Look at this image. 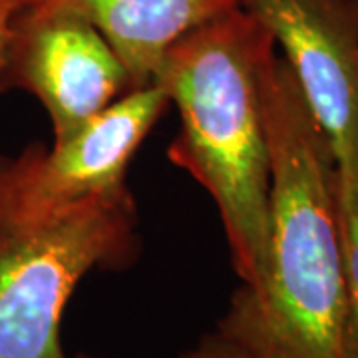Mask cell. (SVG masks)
Returning a JSON list of instances; mask_svg holds the SVG:
<instances>
[{
    "mask_svg": "<svg viewBox=\"0 0 358 358\" xmlns=\"http://www.w3.org/2000/svg\"><path fill=\"white\" fill-rule=\"evenodd\" d=\"M76 358H92V357H86V355H80V357H76Z\"/></svg>",
    "mask_w": 358,
    "mask_h": 358,
    "instance_id": "30bf717a",
    "label": "cell"
},
{
    "mask_svg": "<svg viewBox=\"0 0 358 358\" xmlns=\"http://www.w3.org/2000/svg\"><path fill=\"white\" fill-rule=\"evenodd\" d=\"M268 138L267 241L217 331L253 358H343L346 281L336 164L289 64L263 80Z\"/></svg>",
    "mask_w": 358,
    "mask_h": 358,
    "instance_id": "6da1fadb",
    "label": "cell"
},
{
    "mask_svg": "<svg viewBox=\"0 0 358 358\" xmlns=\"http://www.w3.org/2000/svg\"><path fill=\"white\" fill-rule=\"evenodd\" d=\"M140 249L126 183L40 221L0 209V358H68L60 329L78 285L131 267Z\"/></svg>",
    "mask_w": 358,
    "mask_h": 358,
    "instance_id": "3957f363",
    "label": "cell"
},
{
    "mask_svg": "<svg viewBox=\"0 0 358 358\" xmlns=\"http://www.w3.org/2000/svg\"><path fill=\"white\" fill-rule=\"evenodd\" d=\"M110 42L70 14L13 10L0 56V92H26L46 110L52 143H62L131 92Z\"/></svg>",
    "mask_w": 358,
    "mask_h": 358,
    "instance_id": "277c9868",
    "label": "cell"
},
{
    "mask_svg": "<svg viewBox=\"0 0 358 358\" xmlns=\"http://www.w3.org/2000/svg\"><path fill=\"white\" fill-rule=\"evenodd\" d=\"M179 358H253L241 346L231 343L217 331L201 336L192 348H187Z\"/></svg>",
    "mask_w": 358,
    "mask_h": 358,
    "instance_id": "ba28073f",
    "label": "cell"
},
{
    "mask_svg": "<svg viewBox=\"0 0 358 358\" xmlns=\"http://www.w3.org/2000/svg\"><path fill=\"white\" fill-rule=\"evenodd\" d=\"M336 189L346 281L343 358H358V169H336Z\"/></svg>",
    "mask_w": 358,
    "mask_h": 358,
    "instance_id": "52a82bcc",
    "label": "cell"
},
{
    "mask_svg": "<svg viewBox=\"0 0 358 358\" xmlns=\"http://www.w3.org/2000/svg\"><path fill=\"white\" fill-rule=\"evenodd\" d=\"M14 10V0H0V56L4 50V42L8 36V26H10V16Z\"/></svg>",
    "mask_w": 358,
    "mask_h": 358,
    "instance_id": "9c48e42d",
    "label": "cell"
},
{
    "mask_svg": "<svg viewBox=\"0 0 358 358\" xmlns=\"http://www.w3.org/2000/svg\"><path fill=\"white\" fill-rule=\"evenodd\" d=\"M235 0H14L16 10L70 14L92 24L120 56L131 88L154 84L169 46Z\"/></svg>",
    "mask_w": 358,
    "mask_h": 358,
    "instance_id": "8992f818",
    "label": "cell"
},
{
    "mask_svg": "<svg viewBox=\"0 0 358 358\" xmlns=\"http://www.w3.org/2000/svg\"><path fill=\"white\" fill-rule=\"evenodd\" d=\"M275 38L336 169H358V0H235Z\"/></svg>",
    "mask_w": 358,
    "mask_h": 358,
    "instance_id": "5b68a950",
    "label": "cell"
},
{
    "mask_svg": "<svg viewBox=\"0 0 358 358\" xmlns=\"http://www.w3.org/2000/svg\"><path fill=\"white\" fill-rule=\"evenodd\" d=\"M277 52L267 28L233 6L179 36L154 82L179 114L167 157L213 199L241 285L257 279L267 241L263 80Z\"/></svg>",
    "mask_w": 358,
    "mask_h": 358,
    "instance_id": "7a4b0ae2",
    "label": "cell"
}]
</instances>
